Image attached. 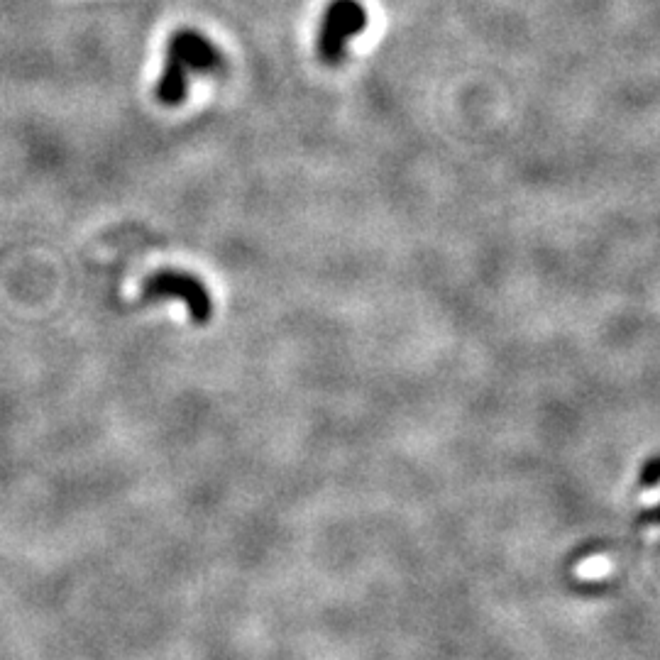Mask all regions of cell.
<instances>
[{"instance_id": "6da1fadb", "label": "cell", "mask_w": 660, "mask_h": 660, "mask_svg": "<svg viewBox=\"0 0 660 660\" xmlns=\"http://www.w3.org/2000/svg\"><path fill=\"white\" fill-rule=\"evenodd\" d=\"M367 27V10L360 0H330L318 32V54L326 64H338L345 57L348 42Z\"/></svg>"}, {"instance_id": "7a4b0ae2", "label": "cell", "mask_w": 660, "mask_h": 660, "mask_svg": "<svg viewBox=\"0 0 660 660\" xmlns=\"http://www.w3.org/2000/svg\"><path fill=\"white\" fill-rule=\"evenodd\" d=\"M142 301H154V299H179L184 301L189 308V316L196 326H206L213 316V301L211 294L206 291V286L198 282L196 277L186 272H167L152 274L150 279H145L140 291Z\"/></svg>"}, {"instance_id": "3957f363", "label": "cell", "mask_w": 660, "mask_h": 660, "mask_svg": "<svg viewBox=\"0 0 660 660\" xmlns=\"http://www.w3.org/2000/svg\"><path fill=\"white\" fill-rule=\"evenodd\" d=\"M167 52L174 54L186 71H201V74H211L223 66V57L213 42H208L201 32L194 30H179L169 37Z\"/></svg>"}, {"instance_id": "277c9868", "label": "cell", "mask_w": 660, "mask_h": 660, "mask_svg": "<svg viewBox=\"0 0 660 660\" xmlns=\"http://www.w3.org/2000/svg\"><path fill=\"white\" fill-rule=\"evenodd\" d=\"M186 91H189V71H186V66L181 64L174 54L167 52L164 74L157 84V98L164 106H179L186 98Z\"/></svg>"}, {"instance_id": "5b68a950", "label": "cell", "mask_w": 660, "mask_h": 660, "mask_svg": "<svg viewBox=\"0 0 660 660\" xmlns=\"http://www.w3.org/2000/svg\"><path fill=\"white\" fill-rule=\"evenodd\" d=\"M643 480H646L648 487H656V482H658V458H651L646 462V470H643Z\"/></svg>"}]
</instances>
